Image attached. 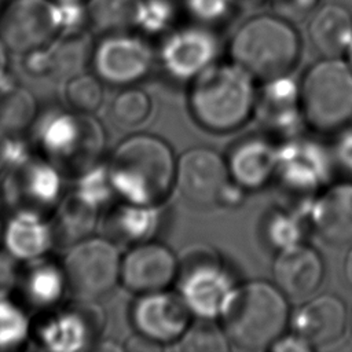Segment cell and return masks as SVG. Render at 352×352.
Here are the masks:
<instances>
[{
	"label": "cell",
	"instance_id": "obj_38",
	"mask_svg": "<svg viewBox=\"0 0 352 352\" xmlns=\"http://www.w3.org/2000/svg\"><path fill=\"white\" fill-rule=\"evenodd\" d=\"M333 158L346 170L352 172V129L344 131L334 146Z\"/></svg>",
	"mask_w": 352,
	"mask_h": 352
},
{
	"label": "cell",
	"instance_id": "obj_3",
	"mask_svg": "<svg viewBox=\"0 0 352 352\" xmlns=\"http://www.w3.org/2000/svg\"><path fill=\"white\" fill-rule=\"evenodd\" d=\"M290 315L289 298L274 282L249 280L235 286L219 319L231 345L264 351L285 333Z\"/></svg>",
	"mask_w": 352,
	"mask_h": 352
},
{
	"label": "cell",
	"instance_id": "obj_19",
	"mask_svg": "<svg viewBox=\"0 0 352 352\" xmlns=\"http://www.w3.org/2000/svg\"><path fill=\"white\" fill-rule=\"evenodd\" d=\"M217 41L204 30L186 29L173 33L160 50V63L168 77L191 81L216 62Z\"/></svg>",
	"mask_w": 352,
	"mask_h": 352
},
{
	"label": "cell",
	"instance_id": "obj_36",
	"mask_svg": "<svg viewBox=\"0 0 352 352\" xmlns=\"http://www.w3.org/2000/svg\"><path fill=\"white\" fill-rule=\"evenodd\" d=\"M6 249H0V300L7 298L18 286L19 265Z\"/></svg>",
	"mask_w": 352,
	"mask_h": 352
},
{
	"label": "cell",
	"instance_id": "obj_17",
	"mask_svg": "<svg viewBox=\"0 0 352 352\" xmlns=\"http://www.w3.org/2000/svg\"><path fill=\"white\" fill-rule=\"evenodd\" d=\"M308 223L326 243L352 246V182L326 186L308 202Z\"/></svg>",
	"mask_w": 352,
	"mask_h": 352
},
{
	"label": "cell",
	"instance_id": "obj_28",
	"mask_svg": "<svg viewBox=\"0 0 352 352\" xmlns=\"http://www.w3.org/2000/svg\"><path fill=\"white\" fill-rule=\"evenodd\" d=\"M308 202L296 209H275L267 214L263 224L267 243L276 252L301 243L308 220Z\"/></svg>",
	"mask_w": 352,
	"mask_h": 352
},
{
	"label": "cell",
	"instance_id": "obj_1",
	"mask_svg": "<svg viewBox=\"0 0 352 352\" xmlns=\"http://www.w3.org/2000/svg\"><path fill=\"white\" fill-rule=\"evenodd\" d=\"M116 197L143 205H162L175 187L176 158L170 146L150 133L124 139L106 161Z\"/></svg>",
	"mask_w": 352,
	"mask_h": 352
},
{
	"label": "cell",
	"instance_id": "obj_11",
	"mask_svg": "<svg viewBox=\"0 0 352 352\" xmlns=\"http://www.w3.org/2000/svg\"><path fill=\"white\" fill-rule=\"evenodd\" d=\"M154 60V52L143 38L120 32L103 34L92 45L89 63L104 84L124 88L146 78Z\"/></svg>",
	"mask_w": 352,
	"mask_h": 352
},
{
	"label": "cell",
	"instance_id": "obj_32",
	"mask_svg": "<svg viewBox=\"0 0 352 352\" xmlns=\"http://www.w3.org/2000/svg\"><path fill=\"white\" fill-rule=\"evenodd\" d=\"M103 81L95 74L78 73L65 81L63 99L67 109L82 113L94 114L104 99Z\"/></svg>",
	"mask_w": 352,
	"mask_h": 352
},
{
	"label": "cell",
	"instance_id": "obj_12",
	"mask_svg": "<svg viewBox=\"0 0 352 352\" xmlns=\"http://www.w3.org/2000/svg\"><path fill=\"white\" fill-rule=\"evenodd\" d=\"M103 315L94 301L78 300L69 307L50 312L36 331L37 344L51 352L84 351L96 341Z\"/></svg>",
	"mask_w": 352,
	"mask_h": 352
},
{
	"label": "cell",
	"instance_id": "obj_18",
	"mask_svg": "<svg viewBox=\"0 0 352 352\" xmlns=\"http://www.w3.org/2000/svg\"><path fill=\"white\" fill-rule=\"evenodd\" d=\"M289 324L314 349L327 346L337 342L346 330V307L334 294L311 297L290 315Z\"/></svg>",
	"mask_w": 352,
	"mask_h": 352
},
{
	"label": "cell",
	"instance_id": "obj_33",
	"mask_svg": "<svg viewBox=\"0 0 352 352\" xmlns=\"http://www.w3.org/2000/svg\"><path fill=\"white\" fill-rule=\"evenodd\" d=\"M76 179L77 182L73 191L99 210L104 208L113 199V197H116L106 162L92 165Z\"/></svg>",
	"mask_w": 352,
	"mask_h": 352
},
{
	"label": "cell",
	"instance_id": "obj_24",
	"mask_svg": "<svg viewBox=\"0 0 352 352\" xmlns=\"http://www.w3.org/2000/svg\"><path fill=\"white\" fill-rule=\"evenodd\" d=\"M23 264L25 268L19 271L16 286V289L21 290L23 300L33 308H55L67 292V282L62 264H58L45 256Z\"/></svg>",
	"mask_w": 352,
	"mask_h": 352
},
{
	"label": "cell",
	"instance_id": "obj_30",
	"mask_svg": "<svg viewBox=\"0 0 352 352\" xmlns=\"http://www.w3.org/2000/svg\"><path fill=\"white\" fill-rule=\"evenodd\" d=\"M172 344V349L182 352H224L228 351L231 344L221 327L214 319L195 318Z\"/></svg>",
	"mask_w": 352,
	"mask_h": 352
},
{
	"label": "cell",
	"instance_id": "obj_4",
	"mask_svg": "<svg viewBox=\"0 0 352 352\" xmlns=\"http://www.w3.org/2000/svg\"><path fill=\"white\" fill-rule=\"evenodd\" d=\"M30 129L43 157L63 175L77 177L100 162L106 135L92 114L76 113L70 109H51L37 114Z\"/></svg>",
	"mask_w": 352,
	"mask_h": 352
},
{
	"label": "cell",
	"instance_id": "obj_29",
	"mask_svg": "<svg viewBox=\"0 0 352 352\" xmlns=\"http://www.w3.org/2000/svg\"><path fill=\"white\" fill-rule=\"evenodd\" d=\"M37 117L33 95L22 87L11 85L0 94V133L19 136Z\"/></svg>",
	"mask_w": 352,
	"mask_h": 352
},
{
	"label": "cell",
	"instance_id": "obj_43",
	"mask_svg": "<svg viewBox=\"0 0 352 352\" xmlns=\"http://www.w3.org/2000/svg\"><path fill=\"white\" fill-rule=\"evenodd\" d=\"M55 3H85L87 0H52Z\"/></svg>",
	"mask_w": 352,
	"mask_h": 352
},
{
	"label": "cell",
	"instance_id": "obj_35",
	"mask_svg": "<svg viewBox=\"0 0 352 352\" xmlns=\"http://www.w3.org/2000/svg\"><path fill=\"white\" fill-rule=\"evenodd\" d=\"M319 0H271L275 15L287 22H298L307 18L316 7Z\"/></svg>",
	"mask_w": 352,
	"mask_h": 352
},
{
	"label": "cell",
	"instance_id": "obj_39",
	"mask_svg": "<svg viewBox=\"0 0 352 352\" xmlns=\"http://www.w3.org/2000/svg\"><path fill=\"white\" fill-rule=\"evenodd\" d=\"M7 54H8L7 48L0 40V84L1 85H7L12 82V78L7 73Z\"/></svg>",
	"mask_w": 352,
	"mask_h": 352
},
{
	"label": "cell",
	"instance_id": "obj_25",
	"mask_svg": "<svg viewBox=\"0 0 352 352\" xmlns=\"http://www.w3.org/2000/svg\"><path fill=\"white\" fill-rule=\"evenodd\" d=\"M312 47L323 58H340L352 43V14L340 4H324L308 23Z\"/></svg>",
	"mask_w": 352,
	"mask_h": 352
},
{
	"label": "cell",
	"instance_id": "obj_31",
	"mask_svg": "<svg viewBox=\"0 0 352 352\" xmlns=\"http://www.w3.org/2000/svg\"><path fill=\"white\" fill-rule=\"evenodd\" d=\"M151 113L150 96L135 85L124 87L111 100L109 116L114 125L129 129L143 124Z\"/></svg>",
	"mask_w": 352,
	"mask_h": 352
},
{
	"label": "cell",
	"instance_id": "obj_10",
	"mask_svg": "<svg viewBox=\"0 0 352 352\" xmlns=\"http://www.w3.org/2000/svg\"><path fill=\"white\" fill-rule=\"evenodd\" d=\"M334 158L319 142L297 135L276 146L274 179L287 192L309 198L327 186Z\"/></svg>",
	"mask_w": 352,
	"mask_h": 352
},
{
	"label": "cell",
	"instance_id": "obj_34",
	"mask_svg": "<svg viewBox=\"0 0 352 352\" xmlns=\"http://www.w3.org/2000/svg\"><path fill=\"white\" fill-rule=\"evenodd\" d=\"M32 323L26 312L14 301L0 300V351L15 349L28 341Z\"/></svg>",
	"mask_w": 352,
	"mask_h": 352
},
{
	"label": "cell",
	"instance_id": "obj_42",
	"mask_svg": "<svg viewBox=\"0 0 352 352\" xmlns=\"http://www.w3.org/2000/svg\"><path fill=\"white\" fill-rule=\"evenodd\" d=\"M345 55H346V63H348V65H349V67L352 69V43H351V45L348 47V50H346Z\"/></svg>",
	"mask_w": 352,
	"mask_h": 352
},
{
	"label": "cell",
	"instance_id": "obj_8",
	"mask_svg": "<svg viewBox=\"0 0 352 352\" xmlns=\"http://www.w3.org/2000/svg\"><path fill=\"white\" fill-rule=\"evenodd\" d=\"M62 267L67 292L78 300L95 301L120 282L121 254L107 236H87L66 249Z\"/></svg>",
	"mask_w": 352,
	"mask_h": 352
},
{
	"label": "cell",
	"instance_id": "obj_37",
	"mask_svg": "<svg viewBox=\"0 0 352 352\" xmlns=\"http://www.w3.org/2000/svg\"><path fill=\"white\" fill-rule=\"evenodd\" d=\"M312 349L314 348L309 345V342L294 331L290 334L283 333L268 348V351L274 352H308Z\"/></svg>",
	"mask_w": 352,
	"mask_h": 352
},
{
	"label": "cell",
	"instance_id": "obj_45",
	"mask_svg": "<svg viewBox=\"0 0 352 352\" xmlns=\"http://www.w3.org/2000/svg\"><path fill=\"white\" fill-rule=\"evenodd\" d=\"M4 4H6V1H4V0H0V14H1V11H3Z\"/></svg>",
	"mask_w": 352,
	"mask_h": 352
},
{
	"label": "cell",
	"instance_id": "obj_21",
	"mask_svg": "<svg viewBox=\"0 0 352 352\" xmlns=\"http://www.w3.org/2000/svg\"><path fill=\"white\" fill-rule=\"evenodd\" d=\"M230 179L245 191L260 190L275 176L276 146L265 136L242 138L227 157Z\"/></svg>",
	"mask_w": 352,
	"mask_h": 352
},
{
	"label": "cell",
	"instance_id": "obj_6",
	"mask_svg": "<svg viewBox=\"0 0 352 352\" xmlns=\"http://www.w3.org/2000/svg\"><path fill=\"white\" fill-rule=\"evenodd\" d=\"M305 124L320 132H334L352 120V69L340 58L314 63L300 82Z\"/></svg>",
	"mask_w": 352,
	"mask_h": 352
},
{
	"label": "cell",
	"instance_id": "obj_40",
	"mask_svg": "<svg viewBox=\"0 0 352 352\" xmlns=\"http://www.w3.org/2000/svg\"><path fill=\"white\" fill-rule=\"evenodd\" d=\"M342 271H344V278L348 282V285L352 287V246L348 248V253L344 258V265H342Z\"/></svg>",
	"mask_w": 352,
	"mask_h": 352
},
{
	"label": "cell",
	"instance_id": "obj_41",
	"mask_svg": "<svg viewBox=\"0 0 352 352\" xmlns=\"http://www.w3.org/2000/svg\"><path fill=\"white\" fill-rule=\"evenodd\" d=\"M100 351H122L124 346L116 344L114 341H104V342H99V346H98Z\"/></svg>",
	"mask_w": 352,
	"mask_h": 352
},
{
	"label": "cell",
	"instance_id": "obj_46",
	"mask_svg": "<svg viewBox=\"0 0 352 352\" xmlns=\"http://www.w3.org/2000/svg\"><path fill=\"white\" fill-rule=\"evenodd\" d=\"M349 326H351V334H352V314H351V320H349Z\"/></svg>",
	"mask_w": 352,
	"mask_h": 352
},
{
	"label": "cell",
	"instance_id": "obj_13",
	"mask_svg": "<svg viewBox=\"0 0 352 352\" xmlns=\"http://www.w3.org/2000/svg\"><path fill=\"white\" fill-rule=\"evenodd\" d=\"M129 316L135 333L162 348L176 342L194 318L180 294L168 289L136 294Z\"/></svg>",
	"mask_w": 352,
	"mask_h": 352
},
{
	"label": "cell",
	"instance_id": "obj_14",
	"mask_svg": "<svg viewBox=\"0 0 352 352\" xmlns=\"http://www.w3.org/2000/svg\"><path fill=\"white\" fill-rule=\"evenodd\" d=\"M231 182L226 158L209 147H192L176 160L175 187L190 204L219 205Z\"/></svg>",
	"mask_w": 352,
	"mask_h": 352
},
{
	"label": "cell",
	"instance_id": "obj_26",
	"mask_svg": "<svg viewBox=\"0 0 352 352\" xmlns=\"http://www.w3.org/2000/svg\"><path fill=\"white\" fill-rule=\"evenodd\" d=\"M54 209V217L50 220L54 246L67 249L76 242L91 236L98 223L99 209L85 202L74 191L62 197Z\"/></svg>",
	"mask_w": 352,
	"mask_h": 352
},
{
	"label": "cell",
	"instance_id": "obj_22",
	"mask_svg": "<svg viewBox=\"0 0 352 352\" xmlns=\"http://www.w3.org/2000/svg\"><path fill=\"white\" fill-rule=\"evenodd\" d=\"M1 243L19 263L44 257L54 248L50 220L32 209L14 210L3 226Z\"/></svg>",
	"mask_w": 352,
	"mask_h": 352
},
{
	"label": "cell",
	"instance_id": "obj_44",
	"mask_svg": "<svg viewBox=\"0 0 352 352\" xmlns=\"http://www.w3.org/2000/svg\"><path fill=\"white\" fill-rule=\"evenodd\" d=\"M3 226H4V223H3V220H1V217H0V242H1V234H3Z\"/></svg>",
	"mask_w": 352,
	"mask_h": 352
},
{
	"label": "cell",
	"instance_id": "obj_16",
	"mask_svg": "<svg viewBox=\"0 0 352 352\" xmlns=\"http://www.w3.org/2000/svg\"><path fill=\"white\" fill-rule=\"evenodd\" d=\"M253 116L270 135L280 140L297 136L305 124L300 85L287 74L263 81V85L257 88Z\"/></svg>",
	"mask_w": 352,
	"mask_h": 352
},
{
	"label": "cell",
	"instance_id": "obj_27",
	"mask_svg": "<svg viewBox=\"0 0 352 352\" xmlns=\"http://www.w3.org/2000/svg\"><path fill=\"white\" fill-rule=\"evenodd\" d=\"M142 0H87L85 11L89 25L103 33L128 32L138 23L143 14Z\"/></svg>",
	"mask_w": 352,
	"mask_h": 352
},
{
	"label": "cell",
	"instance_id": "obj_5",
	"mask_svg": "<svg viewBox=\"0 0 352 352\" xmlns=\"http://www.w3.org/2000/svg\"><path fill=\"white\" fill-rule=\"evenodd\" d=\"M300 38L290 22L278 15H260L245 22L232 36L228 52L256 80L286 76L300 58Z\"/></svg>",
	"mask_w": 352,
	"mask_h": 352
},
{
	"label": "cell",
	"instance_id": "obj_9",
	"mask_svg": "<svg viewBox=\"0 0 352 352\" xmlns=\"http://www.w3.org/2000/svg\"><path fill=\"white\" fill-rule=\"evenodd\" d=\"M60 36L58 4L52 0H10L0 14V40L8 52L25 55Z\"/></svg>",
	"mask_w": 352,
	"mask_h": 352
},
{
	"label": "cell",
	"instance_id": "obj_15",
	"mask_svg": "<svg viewBox=\"0 0 352 352\" xmlns=\"http://www.w3.org/2000/svg\"><path fill=\"white\" fill-rule=\"evenodd\" d=\"M179 258L164 243L154 239L132 245L121 256L120 282L136 294L168 289L175 283Z\"/></svg>",
	"mask_w": 352,
	"mask_h": 352
},
{
	"label": "cell",
	"instance_id": "obj_23",
	"mask_svg": "<svg viewBox=\"0 0 352 352\" xmlns=\"http://www.w3.org/2000/svg\"><path fill=\"white\" fill-rule=\"evenodd\" d=\"M161 223V205L121 201L106 213L104 230L111 241L132 246L154 239Z\"/></svg>",
	"mask_w": 352,
	"mask_h": 352
},
{
	"label": "cell",
	"instance_id": "obj_2",
	"mask_svg": "<svg viewBox=\"0 0 352 352\" xmlns=\"http://www.w3.org/2000/svg\"><path fill=\"white\" fill-rule=\"evenodd\" d=\"M256 78L234 63H213L190 81L188 110L194 121L213 133L239 129L253 116Z\"/></svg>",
	"mask_w": 352,
	"mask_h": 352
},
{
	"label": "cell",
	"instance_id": "obj_20",
	"mask_svg": "<svg viewBox=\"0 0 352 352\" xmlns=\"http://www.w3.org/2000/svg\"><path fill=\"white\" fill-rule=\"evenodd\" d=\"M323 276L324 264L319 252L304 242L279 250L272 264L274 283L293 300L312 296Z\"/></svg>",
	"mask_w": 352,
	"mask_h": 352
},
{
	"label": "cell",
	"instance_id": "obj_7",
	"mask_svg": "<svg viewBox=\"0 0 352 352\" xmlns=\"http://www.w3.org/2000/svg\"><path fill=\"white\" fill-rule=\"evenodd\" d=\"M175 282L194 318L214 320L238 285L217 252L206 245L183 252Z\"/></svg>",
	"mask_w": 352,
	"mask_h": 352
}]
</instances>
